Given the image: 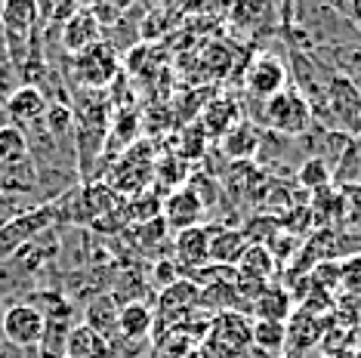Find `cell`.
Wrapping results in <instances>:
<instances>
[{
  "label": "cell",
  "instance_id": "cell-6",
  "mask_svg": "<svg viewBox=\"0 0 361 358\" xmlns=\"http://www.w3.org/2000/svg\"><path fill=\"white\" fill-rule=\"evenodd\" d=\"M247 90L253 96H257L259 102H269L272 96H278L281 90H287V80H290V71H287V65L278 59L272 53H262L257 59L250 62L247 68Z\"/></svg>",
  "mask_w": 361,
  "mask_h": 358
},
{
  "label": "cell",
  "instance_id": "cell-26",
  "mask_svg": "<svg viewBox=\"0 0 361 358\" xmlns=\"http://www.w3.org/2000/svg\"><path fill=\"white\" fill-rule=\"evenodd\" d=\"M340 297H361V254L340 259Z\"/></svg>",
  "mask_w": 361,
  "mask_h": 358
},
{
  "label": "cell",
  "instance_id": "cell-2",
  "mask_svg": "<svg viewBox=\"0 0 361 358\" xmlns=\"http://www.w3.org/2000/svg\"><path fill=\"white\" fill-rule=\"evenodd\" d=\"M262 121L281 136H302L315 124L309 102L290 87L281 90V93L272 96V99L262 105Z\"/></svg>",
  "mask_w": 361,
  "mask_h": 358
},
{
  "label": "cell",
  "instance_id": "cell-30",
  "mask_svg": "<svg viewBox=\"0 0 361 358\" xmlns=\"http://www.w3.org/2000/svg\"><path fill=\"white\" fill-rule=\"evenodd\" d=\"M78 10H80L78 4H56V6H50V10H47V13L53 16V22H56V25H65V22H68V19H71V16H75Z\"/></svg>",
  "mask_w": 361,
  "mask_h": 358
},
{
  "label": "cell",
  "instance_id": "cell-27",
  "mask_svg": "<svg viewBox=\"0 0 361 358\" xmlns=\"http://www.w3.org/2000/svg\"><path fill=\"white\" fill-rule=\"evenodd\" d=\"M207 133H204V127L201 124H188L183 130V136H179V158L188 161V158H201L204 152H207Z\"/></svg>",
  "mask_w": 361,
  "mask_h": 358
},
{
  "label": "cell",
  "instance_id": "cell-25",
  "mask_svg": "<svg viewBox=\"0 0 361 358\" xmlns=\"http://www.w3.org/2000/svg\"><path fill=\"white\" fill-rule=\"evenodd\" d=\"M161 204H164V201H158V195L142 192V195H133L121 214H124V219H130V223L145 226V223H152V219L161 216Z\"/></svg>",
  "mask_w": 361,
  "mask_h": 358
},
{
  "label": "cell",
  "instance_id": "cell-10",
  "mask_svg": "<svg viewBox=\"0 0 361 358\" xmlns=\"http://www.w3.org/2000/svg\"><path fill=\"white\" fill-rule=\"evenodd\" d=\"M176 250V268L179 272H198L210 263V232L204 226H195V229H183L176 232L173 241Z\"/></svg>",
  "mask_w": 361,
  "mask_h": 358
},
{
  "label": "cell",
  "instance_id": "cell-4",
  "mask_svg": "<svg viewBox=\"0 0 361 358\" xmlns=\"http://www.w3.org/2000/svg\"><path fill=\"white\" fill-rule=\"evenodd\" d=\"M0 328H4V337L10 340L16 349H35V346H40V340H44L47 319L35 306L19 303V306H10L4 312Z\"/></svg>",
  "mask_w": 361,
  "mask_h": 358
},
{
  "label": "cell",
  "instance_id": "cell-9",
  "mask_svg": "<svg viewBox=\"0 0 361 358\" xmlns=\"http://www.w3.org/2000/svg\"><path fill=\"white\" fill-rule=\"evenodd\" d=\"M201 216H204V204H201L198 195L188 189V185L170 192L167 201L161 204V219L167 223V229H176V232L201 226Z\"/></svg>",
  "mask_w": 361,
  "mask_h": 358
},
{
  "label": "cell",
  "instance_id": "cell-29",
  "mask_svg": "<svg viewBox=\"0 0 361 358\" xmlns=\"http://www.w3.org/2000/svg\"><path fill=\"white\" fill-rule=\"evenodd\" d=\"M154 281H158V288H170L173 281H179V268L176 263H170V259H161L158 266H154Z\"/></svg>",
  "mask_w": 361,
  "mask_h": 358
},
{
  "label": "cell",
  "instance_id": "cell-24",
  "mask_svg": "<svg viewBox=\"0 0 361 358\" xmlns=\"http://www.w3.org/2000/svg\"><path fill=\"white\" fill-rule=\"evenodd\" d=\"M28 158V136L25 130L6 124L0 127V167L4 164H19Z\"/></svg>",
  "mask_w": 361,
  "mask_h": 358
},
{
  "label": "cell",
  "instance_id": "cell-14",
  "mask_svg": "<svg viewBox=\"0 0 361 358\" xmlns=\"http://www.w3.org/2000/svg\"><path fill=\"white\" fill-rule=\"evenodd\" d=\"M250 315L257 321H281V324H287V319L293 315V294L287 288L269 284V288L250 303Z\"/></svg>",
  "mask_w": 361,
  "mask_h": 358
},
{
  "label": "cell",
  "instance_id": "cell-17",
  "mask_svg": "<svg viewBox=\"0 0 361 358\" xmlns=\"http://www.w3.org/2000/svg\"><path fill=\"white\" fill-rule=\"evenodd\" d=\"M238 278L244 281H257V284H269L272 281V272L278 268L275 254L266 247V244H247V250L238 259Z\"/></svg>",
  "mask_w": 361,
  "mask_h": 358
},
{
  "label": "cell",
  "instance_id": "cell-19",
  "mask_svg": "<svg viewBox=\"0 0 361 358\" xmlns=\"http://www.w3.org/2000/svg\"><path fill=\"white\" fill-rule=\"evenodd\" d=\"M247 235L241 229H219L210 235V263L216 266H238L241 254L247 250Z\"/></svg>",
  "mask_w": 361,
  "mask_h": 358
},
{
  "label": "cell",
  "instance_id": "cell-12",
  "mask_svg": "<svg viewBox=\"0 0 361 358\" xmlns=\"http://www.w3.org/2000/svg\"><path fill=\"white\" fill-rule=\"evenodd\" d=\"M99 40H102V25L96 22V16L90 13V6H80V10L62 25V44L71 56L90 50V47L99 44Z\"/></svg>",
  "mask_w": 361,
  "mask_h": 358
},
{
  "label": "cell",
  "instance_id": "cell-18",
  "mask_svg": "<svg viewBox=\"0 0 361 358\" xmlns=\"http://www.w3.org/2000/svg\"><path fill=\"white\" fill-rule=\"evenodd\" d=\"M198 297H201L198 284L188 281V278H179V281L170 284V288L161 290V297H158L161 315H170V319H176V315H183V312H188V309L198 306Z\"/></svg>",
  "mask_w": 361,
  "mask_h": 358
},
{
  "label": "cell",
  "instance_id": "cell-31",
  "mask_svg": "<svg viewBox=\"0 0 361 358\" xmlns=\"http://www.w3.org/2000/svg\"><path fill=\"white\" fill-rule=\"evenodd\" d=\"M334 358H361V352H352V349H349V352H340V355H334Z\"/></svg>",
  "mask_w": 361,
  "mask_h": 358
},
{
  "label": "cell",
  "instance_id": "cell-28",
  "mask_svg": "<svg viewBox=\"0 0 361 358\" xmlns=\"http://www.w3.org/2000/svg\"><path fill=\"white\" fill-rule=\"evenodd\" d=\"M47 130H50L53 136H65L71 130V121H75V115H71V109L68 105H62V102H53V105H47Z\"/></svg>",
  "mask_w": 361,
  "mask_h": 358
},
{
  "label": "cell",
  "instance_id": "cell-5",
  "mask_svg": "<svg viewBox=\"0 0 361 358\" xmlns=\"http://www.w3.org/2000/svg\"><path fill=\"white\" fill-rule=\"evenodd\" d=\"M37 13H40V6L31 4V0H10V4L0 6V25H4L6 47H10L13 62H16V56H19V44H22V50L28 47L31 31H35V22H37Z\"/></svg>",
  "mask_w": 361,
  "mask_h": 358
},
{
  "label": "cell",
  "instance_id": "cell-15",
  "mask_svg": "<svg viewBox=\"0 0 361 358\" xmlns=\"http://www.w3.org/2000/svg\"><path fill=\"white\" fill-rule=\"evenodd\" d=\"M223 145L226 158L238 164V161H250L253 154H259V145H262V133L257 124H250V121H241V124H235L228 133L219 140Z\"/></svg>",
  "mask_w": 361,
  "mask_h": 358
},
{
  "label": "cell",
  "instance_id": "cell-16",
  "mask_svg": "<svg viewBox=\"0 0 361 358\" xmlns=\"http://www.w3.org/2000/svg\"><path fill=\"white\" fill-rule=\"evenodd\" d=\"M65 358H111V340H105L87 324H78L65 340Z\"/></svg>",
  "mask_w": 361,
  "mask_h": 358
},
{
  "label": "cell",
  "instance_id": "cell-13",
  "mask_svg": "<svg viewBox=\"0 0 361 358\" xmlns=\"http://www.w3.org/2000/svg\"><path fill=\"white\" fill-rule=\"evenodd\" d=\"M198 124L204 127L207 140H223V136L232 130L235 124H241V105L228 96H219V99H210L201 111Z\"/></svg>",
  "mask_w": 361,
  "mask_h": 358
},
{
  "label": "cell",
  "instance_id": "cell-32",
  "mask_svg": "<svg viewBox=\"0 0 361 358\" xmlns=\"http://www.w3.org/2000/svg\"><path fill=\"white\" fill-rule=\"evenodd\" d=\"M284 358H287V355H284Z\"/></svg>",
  "mask_w": 361,
  "mask_h": 358
},
{
  "label": "cell",
  "instance_id": "cell-1",
  "mask_svg": "<svg viewBox=\"0 0 361 358\" xmlns=\"http://www.w3.org/2000/svg\"><path fill=\"white\" fill-rule=\"evenodd\" d=\"M327 124L349 140L361 136V93L343 75H331L327 80Z\"/></svg>",
  "mask_w": 361,
  "mask_h": 358
},
{
  "label": "cell",
  "instance_id": "cell-8",
  "mask_svg": "<svg viewBox=\"0 0 361 358\" xmlns=\"http://www.w3.org/2000/svg\"><path fill=\"white\" fill-rule=\"evenodd\" d=\"M47 96L40 93V87L35 84H22L16 87L10 96L4 99V111L6 118L13 121V127H28V124H37V121H44L47 115Z\"/></svg>",
  "mask_w": 361,
  "mask_h": 358
},
{
  "label": "cell",
  "instance_id": "cell-7",
  "mask_svg": "<svg viewBox=\"0 0 361 358\" xmlns=\"http://www.w3.org/2000/svg\"><path fill=\"white\" fill-rule=\"evenodd\" d=\"M207 340L232 349L238 355H244L253 346V319H247L244 312L213 315L210 324H207Z\"/></svg>",
  "mask_w": 361,
  "mask_h": 358
},
{
  "label": "cell",
  "instance_id": "cell-23",
  "mask_svg": "<svg viewBox=\"0 0 361 358\" xmlns=\"http://www.w3.org/2000/svg\"><path fill=\"white\" fill-rule=\"evenodd\" d=\"M84 324L109 340L111 333L118 331V309H114L111 297H96L93 303H90V309H87V321Z\"/></svg>",
  "mask_w": 361,
  "mask_h": 358
},
{
  "label": "cell",
  "instance_id": "cell-11",
  "mask_svg": "<svg viewBox=\"0 0 361 358\" xmlns=\"http://www.w3.org/2000/svg\"><path fill=\"white\" fill-rule=\"evenodd\" d=\"M284 328H287V346H284L287 358H297L300 349L322 343V337H324V321L318 315L306 312V309H293V315L287 319Z\"/></svg>",
  "mask_w": 361,
  "mask_h": 358
},
{
  "label": "cell",
  "instance_id": "cell-21",
  "mask_svg": "<svg viewBox=\"0 0 361 358\" xmlns=\"http://www.w3.org/2000/svg\"><path fill=\"white\" fill-rule=\"evenodd\" d=\"M297 183H300V189H306L312 195L322 192V189H331V183H334L331 161L322 158V154H312V158H306L297 167Z\"/></svg>",
  "mask_w": 361,
  "mask_h": 358
},
{
  "label": "cell",
  "instance_id": "cell-3",
  "mask_svg": "<svg viewBox=\"0 0 361 358\" xmlns=\"http://www.w3.org/2000/svg\"><path fill=\"white\" fill-rule=\"evenodd\" d=\"M71 68H75V80L80 87H87V90L105 87L118 75V50L111 44H105V40H99L90 50L78 53L71 59Z\"/></svg>",
  "mask_w": 361,
  "mask_h": 358
},
{
  "label": "cell",
  "instance_id": "cell-20",
  "mask_svg": "<svg viewBox=\"0 0 361 358\" xmlns=\"http://www.w3.org/2000/svg\"><path fill=\"white\" fill-rule=\"evenodd\" d=\"M152 328H154V312L142 300H130V303L118 309V331L127 340H142Z\"/></svg>",
  "mask_w": 361,
  "mask_h": 358
},
{
  "label": "cell",
  "instance_id": "cell-22",
  "mask_svg": "<svg viewBox=\"0 0 361 358\" xmlns=\"http://www.w3.org/2000/svg\"><path fill=\"white\" fill-rule=\"evenodd\" d=\"M287 346V328L281 321H253V349L266 355H281Z\"/></svg>",
  "mask_w": 361,
  "mask_h": 358
}]
</instances>
